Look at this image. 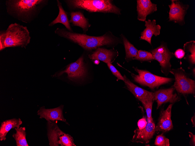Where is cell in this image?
Here are the masks:
<instances>
[{
	"mask_svg": "<svg viewBox=\"0 0 195 146\" xmlns=\"http://www.w3.org/2000/svg\"><path fill=\"white\" fill-rule=\"evenodd\" d=\"M47 1L45 0H6L5 5L9 15L22 22L29 23L38 17Z\"/></svg>",
	"mask_w": 195,
	"mask_h": 146,
	"instance_id": "1",
	"label": "cell"
},
{
	"mask_svg": "<svg viewBox=\"0 0 195 146\" xmlns=\"http://www.w3.org/2000/svg\"><path fill=\"white\" fill-rule=\"evenodd\" d=\"M55 32L58 36L72 41L87 50H91L103 45H112L117 41L116 38L112 34L106 33L99 36H92L73 33L65 29L59 28H57Z\"/></svg>",
	"mask_w": 195,
	"mask_h": 146,
	"instance_id": "2",
	"label": "cell"
},
{
	"mask_svg": "<svg viewBox=\"0 0 195 146\" xmlns=\"http://www.w3.org/2000/svg\"><path fill=\"white\" fill-rule=\"evenodd\" d=\"M31 39L30 32L27 27L19 24H11L5 30V48L20 47L26 48Z\"/></svg>",
	"mask_w": 195,
	"mask_h": 146,
	"instance_id": "3",
	"label": "cell"
},
{
	"mask_svg": "<svg viewBox=\"0 0 195 146\" xmlns=\"http://www.w3.org/2000/svg\"><path fill=\"white\" fill-rule=\"evenodd\" d=\"M70 6L90 12L112 13L121 15V9L110 0H65Z\"/></svg>",
	"mask_w": 195,
	"mask_h": 146,
	"instance_id": "4",
	"label": "cell"
},
{
	"mask_svg": "<svg viewBox=\"0 0 195 146\" xmlns=\"http://www.w3.org/2000/svg\"><path fill=\"white\" fill-rule=\"evenodd\" d=\"M169 72L175 77V81L173 86L178 93L183 95L195 94V81L189 77L182 68L171 69Z\"/></svg>",
	"mask_w": 195,
	"mask_h": 146,
	"instance_id": "5",
	"label": "cell"
},
{
	"mask_svg": "<svg viewBox=\"0 0 195 146\" xmlns=\"http://www.w3.org/2000/svg\"><path fill=\"white\" fill-rule=\"evenodd\" d=\"M138 75L131 73L135 81L139 84L148 87L152 89L168 83L173 80V79L159 76L147 71L134 68Z\"/></svg>",
	"mask_w": 195,
	"mask_h": 146,
	"instance_id": "6",
	"label": "cell"
},
{
	"mask_svg": "<svg viewBox=\"0 0 195 146\" xmlns=\"http://www.w3.org/2000/svg\"><path fill=\"white\" fill-rule=\"evenodd\" d=\"M154 59L160 64L161 70L165 75H168L171 69L170 60L174 56L165 44L162 43L158 47L151 51Z\"/></svg>",
	"mask_w": 195,
	"mask_h": 146,
	"instance_id": "7",
	"label": "cell"
},
{
	"mask_svg": "<svg viewBox=\"0 0 195 146\" xmlns=\"http://www.w3.org/2000/svg\"><path fill=\"white\" fill-rule=\"evenodd\" d=\"M86 71L84 58L82 56L76 61L68 65L65 70L59 73L57 75L60 76L66 73L70 79H79L85 76Z\"/></svg>",
	"mask_w": 195,
	"mask_h": 146,
	"instance_id": "8",
	"label": "cell"
},
{
	"mask_svg": "<svg viewBox=\"0 0 195 146\" xmlns=\"http://www.w3.org/2000/svg\"><path fill=\"white\" fill-rule=\"evenodd\" d=\"M170 8L169 21H173L180 24L184 22V17L189 7L188 5H184L178 0H172Z\"/></svg>",
	"mask_w": 195,
	"mask_h": 146,
	"instance_id": "9",
	"label": "cell"
},
{
	"mask_svg": "<svg viewBox=\"0 0 195 146\" xmlns=\"http://www.w3.org/2000/svg\"><path fill=\"white\" fill-rule=\"evenodd\" d=\"M175 90L174 87H171L160 89L153 92L154 100L157 103V109L165 103H173L179 100V97L177 94L174 93Z\"/></svg>",
	"mask_w": 195,
	"mask_h": 146,
	"instance_id": "10",
	"label": "cell"
},
{
	"mask_svg": "<svg viewBox=\"0 0 195 146\" xmlns=\"http://www.w3.org/2000/svg\"><path fill=\"white\" fill-rule=\"evenodd\" d=\"M155 125L153 120L148 122L143 129L134 131L133 140L134 142L147 143L152 138L155 131Z\"/></svg>",
	"mask_w": 195,
	"mask_h": 146,
	"instance_id": "11",
	"label": "cell"
},
{
	"mask_svg": "<svg viewBox=\"0 0 195 146\" xmlns=\"http://www.w3.org/2000/svg\"><path fill=\"white\" fill-rule=\"evenodd\" d=\"M172 105L170 104L166 110L161 112L155 127V131L166 132L173 129V126L171 118Z\"/></svg>",
	"mask_w": 195,
	"mask_h": 146,
	"instance_id": "12",
	"label": "cell"
},
{
	"mask_svg": "<svg viewBox=\"0 0 195 146\" xmlns=\"http://www.w3.org/2000/svg\"><path fill=\"white\" fill-rule=\"evenodd\" d=\"M137 19L140 21H145L147 16L157 10V5L150 0L137 1Z\"/></svg>",
	"mask_w": 195,
	"mask_h": 146,
	"instance_id": "13",
	"label": "cell"
},
{
	"mask_svg": "<svg viewBox=\"0 0 195 146\" xmlns=\"http://www.w3.org/2000/svg\"><path fill=\"white\" fill-rule=\"evenodd\" d=\"M37 115L40 118H44L47 121L59 120L67 123L62 113L61 106L53 109H45L44 107L41 108L37 111Z\"/></svg>",
	"mask_w": 195,
	"mask_h": 146,
	"instance_id": "14",
	"label": "cell"
},
{
	"mask_svg": "<svg viewBox=\"0 0 195 146\" xmlns=\"http://www.w3.org/2000/svg\"><path fill=\"white\" fill-rule=\"evenodd\" d=\"M123 77V81L128 90L139 101L143 99L154 100L153 92L147 91L138 87L130 81L125 75Z\"/></svg>",
	"mask_w": 195,
	"mask_h": 146,
	"instance_id": "15",
	"label": "cell"
},
{
	"mask_svg": "<svg viewBox=\"0 0 195 146\" xmlns=\"http://www.w3.org/2000/svg\"><path fill=\"white\" fill-rule=\"evenodd\" d=\"M145 22L146 28L141 32L140 40H145L152 45V37L153 35L157 36L160 34L161 27L159 24H156L155 20L152 21L148 20L147 21L145 20Z\"/></svg>",
	"mask_w": 195,
	"mask_h": 146,
	"instance_id": "16",
	"label": "cell"
},
{
	"mask_svg": "<svg viewBox=\"0 0 195 146\" xmlns=\"http://www.w3.org/2000/svg\"><path fill=\"white\" fill-rule=\"evenodd\" d=\"M117 52L112 49L98 48L91 54L89 55V58L91 59L98 60L107 64L111 63L114 58Z\"/></svg>",
	"mask_w": 195,
	"mask_h": 146,
	"instance_id": "17",
	"label": "cell"
},
{
	"mask_svg": "<svg viewBox=\"0 0 195 146\" xmlns=\"http://www.w3.org/2000/svg\"><path fill=\"white\" fill-rule=\"evenodd\" d=\"M48 137L50 146H59V137L65 133L54 121H48Z\"/></svg>",
	"mask_w": 195,
	"mask_h": 146,
	"instance_id": "18",
	"label": "cell"
},
{
	"mask_svg": "<svg viewBox=\"0 0 195 146\" xmlns=\"http://www.w3.org/2000/svg\"><path fill=\"white\" fill-rule=\"evenodd\" d=\"M22 124V121L20 118H13L2 122L0 127V140H5L6 136L10 130L12 129L19 128Z\"/></svg>",
	"mask_w": 195,
	"mask_h": 146,
	"instance_id": "19",
	"label": "cell"
},
{
	"mask_svg": "<svg viewBox=\"0 0 195 146\" xmlns=\"http://www.w3.org/2000/svg\"><path fill=\"white\" fill-rule=\"evenodd\" d=\"M70 16L69 22L74 26L81 27L84 31H86L90 26L88 20L81 12H72L70 13Z\"/></svg>",
	"mask_w": 195,
	"mask_h": 146,
	"instance_id": "20",
	"label": "cell"
},
{
	"mask_svg": "<svg viewBox=\"0 0 195 146\" xmlns=\"http://www.w3.org/2000/svg\"><path fill=\"white\" fill-rule=\"evenodd\" d=\"M57 5L59 10L58 15L56 18L48 25L49 27H51L54 24L60 23L63 24L67 29L70 31H72L67 15L64 10L61 2L57 0Z\"/></svg>",
	"mask_w": 195,
	"mask_h": 146,
	"instance_id": "21",
	"label": "cell"
},
{
	"mask_svg": "<svg viewBox=\"0 0 195 146\" xmlns=\"http://www.w3.org/2000/svg\"><path fill=\"white\" fill-rule=\"evenodd\" d=\"M184 50L186 53L184 58L190 64H195V41H191L187 42L183 46Z\"/></svg>",
	"mask_w": 195,
	"mask_h": 146,
	"instance_id": "22",
	"label": "cell"
},
{
	"mask_svg": "<svg viewBox=\"0 0 195 146\" xmlns=\"http://www.w3.org/2000/svg\"><path fill=\"white\" fill-rule=\"evenodd\" d=\"M16 133L13 134V137L16 142L17 146H29L26 139V129L25 127L15 128Z\"/></svg>",
	"mask_w": 195,
	"mask_h": 146,
	"instance_id": "23",
	"label": "cell"
},
{
	"mask_svg": "<svg viewBox=\"0 0 195 146\" xmlns=\"http://www.w3.org/2000/svg\"><path fill=\"white\" fill-rule=\"evenodd\" d=\"M126 52L125 59L126 60L133 59L136 57L138 50L131 44L124 36L122 34Z\"/></svg>",
	"mask_w": 195,
	"mask_h": 146,
	"instance_id": "24",
	"label": "cell"
},
{
	"mask_svg": "<svg viewBox=\"0 0 195 146\" xmlns=\"http://www.w3.org/2000/svg\"><path fill=\"white\" fill-rule=\"evenodd\" d=\"M154 99H143L140 101L143 105L147 114V122L153 120L152 117V110Z\"/></svg>",
	"mask_w": 195,
	"mask_h": 146,
	"instance_id": "25",
	"label": "cell"
},
{
	"mask_svg": "<svg viewBox=\"0 0 195 146\" xmlns=\"http://www.w3.org/2000/svg\"><path fill=\"white\" fill-rule=\"evenodd\" d=\"M133 59L144 61H150L154 59V58L151 52L140 50H138L137 56Z\"/></svg>",
	"mask_w": 195,
	"mask_h": 146,
	"instance_id": "26",
	"label": "cell"
},
{
	"mask_svg": "<svg viewBox=\"0 0 195 146\" xmlns=\"http://www.w3.org/2000/svg\"><path fill=\"white\" fill-rule=\"evenodd\" d=\"M58 144L62 146H74L72 137L69 135L64 133L59 137Z\"/></svg>",
	"mask_w": 195,
	"mask_h": 146,
	"instance_id": "27",
	"label": "cell"
},
{
	"mask_svg": "<svg viewBox=\"0 0 195 146\" xmlns=\"http://www.w3.org/2000/svg\"><path fill=\"white\" fill-rule=\"evenodd\" d=\"M154 144L157 146L170 145L169 140L166 138L163 133L157 136L155 140Z\"/></svg>",
	"mask_w": 195,
	"mask_h": 146,
	"instance_id": "28",
	"label": "cell"
},
{
	"mask_svg": "<svg viewBox=\"0 0 195 146\" xmlns=\"http://www.w3.org/2000/svg\"><path fill=\"white\" fill-rule=\"evenodd\" d=\"M107 64L108 68L113 75L117 78L118 80H121L123 81L124 80L123 77L121 75L119 71L117 70L111 63H108Z\"/></svg>",
	"mask_w": 195,
	"mask_h": 146,
	"instance_id": "29",
	"label": "cell"
},
{
	"mask_svg": "<svg viewBox=\"0 0 195 146\" xmlns=\"http://www.w3.org/2000/svg\"><path fill=\"white\" fill-rule=\"evenodd\" d=\"M5 30L0 31V50H2L5 48L4 45Z\"/></svg>",
	"mask_w": 195,
	"mask_h": 146,
	"instance_id": "30",
	"label": "cell"
},
{
	"mask_svg": "<svg viewBox=\"0 0 195 146\" xmlns=\"http://www.w3.org/2000/svg\"><path fill=\"white\" fill-rule=\"evenodd\" d=\"M147 123L146 119L144 117L139 119L137 122L138 129H141L144 128L146 126Z\"/></svg>",
	"mask_w": 195,
	"mask_h": 146,
	"instance_id": "31",
	"label": "cell"
},
{
	"mask_svg": "<svg viewBox=\"0 0 195 146\" xmlns=\"http://www.w3.org/2000/svg\"><path fill=\"white\" fill-rule=\"evenodd\" d=\"M174 54L177 59H181L184 56L185 52L183 50L179 49L175 51Z\"/></svg>",
	"mask_w": 195,
	"mask_h": 146,
	"instance_id": "32",
	"label": "cell"
},
{
	"mask_svg": "<svg viewBox=\"0 0 195 146\" xmlns=\"http://www.w3.org/2000/svg\"><path fill=\"white\" fill-rule=\"evenodd\" d=\"M189 136L190 138V145L191 146H195V136L191 132H189Z\"/></svg>",
	"mask_w": 195,
	"mask_h": 146,
	"instance_id": "33",
	"label": "cell"
},
{
	"mask_svg": "<svg viewBox=\"0 0 195 146\" xmlns=\"http://www.w3.org/2000/svg\"><path fill=\"white\" fill-rule=\"evenodd\" d=\"M191 120L192 122V124L193 125V127H194L195 126V113L194 114V115L191 117Z\"/></svg>",
	"mask_w": 195,
	"mask_h": 146,
	"instance_id": "34",
	"label": "cell"
},
{
	"mask_svg": "<svg viewBox=\"0 0 195 146\" xmlns=\"http://www.w3.org/2000/svg\"><path fill=\"white\" fill-rule=\"evenodd\" d=\"M94 63L95 64H98L100 62L99 60H98L95 59L94 61Z\"/></svg>",
	"mask_w": 195,
	"mask_h": 146,
	"instance_id": "35",
	"label": "cell"
}]
</instances>
